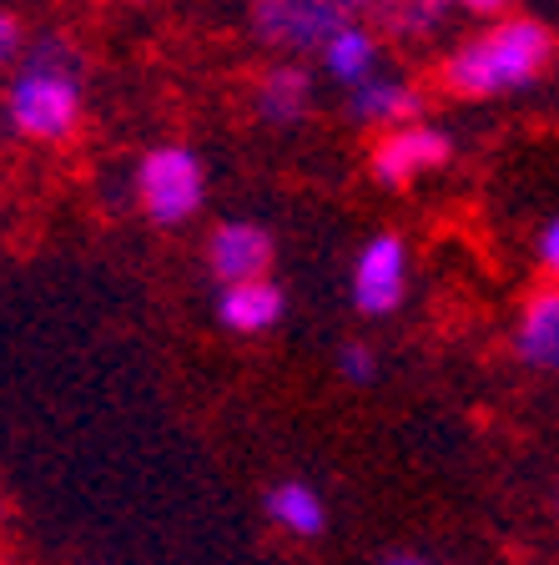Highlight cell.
<instances>
[{
  "label": "cell",
  "instance_id": "cell-1",
  "mask_svg": "<svg viewBox=\"0 0 559 565\" xmlns=\"http://www.w3.org/2000/svg\"><path fill=\"white\" fill-rule=\"evenodd\" d=\"M0 117L21 141L61 147L86 121V61L66 35H41L21 51L11 82L0 92Z\"/></svg>",
  "mask_w": 559,
  "mask_h": 565
},
{
  "label": "cell",
  "instance_id": "cell-2",
  "mask_svg": "<svg viewBox=\"0 0 559 565\" xmlns=\"http://www.w3.org/2000/svg\"><path fill=\"white\" fill-rule=\"evenodd\" d=\"M549 61H555V35L535 15H499L479 35L459 41L439 61V92L459 102H494V96L529 92L545 82Z\"/></svg>",
  "mask_w": 559,
  "mask_h": 565
},
{
  "label": "cell",
  "instance_id": "cell-3",
  "mask_svg": "<svg viewBox=\"0 0 559 565\" xmlns=\"http://www.w3.org/2000/svg\"><path fill=\"white\" fill-rule=\"evenodd\" d=\"M348 25H368V0H252V35L282 56H308Z\"/></svg>",
  "mask_w": 559,
  "mask_h": 565
},
{
  "label": "cell",
  "instance_id": "cell-4",
  "mask_svg": "<svg viewBox=\"0 0 559 565\" xmlns=\"http://www.w3.org/2000/svg\"><path fill=\"white\" fill-rule=\"evenodd\" d=\"M137 202L157 227H182L192 223L207 202V167L192 147L182 141H162L137 162Z\"/></svg>",
  "mask_w": 559,
  "mask_h": 565
},
{
  "label": "cell",
  "instance_id": "cell-5",
  "mask_svg": "<svg viewBox=\"0 0 559 565\" xmlns=\"http://www.w3.org/2000/svg\"><path fill=\"white\" fill-rule=\"evenodd\" d=\"M454 162V141L433 121H413V127H394L368 147V172L384 188H413L419 177L439 172Z\"/></svg>",
  "mask_w": 559,
  "mask_h": 565
},
{
  "label": "cell",
  "instance_id": "cell-6",
  "mask_svg": "<svg viewBox=\"0 0 559 565\" xmlns=\"http://www.w3.org/2000/svg\"><path fill=\"white\" fill-rule=\"evenodd\" d=\"M408 298V243L398 233H373L353 263V303L358 313L384 318Z\"/></svg>",
  "mask_w": 559,
  "mask_h": 565
},
{
  "label": "cell",
  "instance_id": "cell-7",
  "mask_svg": "<svg viewBox=\"0 0 559 565\" xmlns=\"http://www.w3.org/2000/svg\"><path fill=\"white\" fill-rule=\"evenodd\" d=\"M272 268V237L257 223H222L207 237V273L233 288V282H257Z\"/></svg>",
  "mask_w": 559,
  "mask_h": 565
},
{
  "label": "cell",
  "instance_id": "cell-8",
  "mask_svg": "<svg viewBox=\"0 0 559 565\" xmlns=\"http://www.w3.org/2000/svg\"><path fill=\"white\" fill-rule=\"evenodd\" d=\"M423 92L419 86L398 82V76H368V82L348 86V117L358 121V127H373L378 137L394 127H413V121H423Z\"/></svg>",
  "mask_w": 559,
  "mask_h": 565
},
{
  "label": "cell",
  "instance_id": "cell-9",
  "mask_svg": "<svg viewBox=\"0 0 559 565\" xmlns=\"http://www.w3.org/2000/svg\"><path fill=\"white\" fill-rule=\"evenodd\" d=\"M282 313H288V298H282V288L272 278L233 282V288H222L217 294V323L227 333H243V339L278 329Z\"/></svg>",
  "mask_w": 559,
  "mask_h": 565
},
{
  "label": "cell",
  "instance_id": "cell-10",
  "mask_svg": "<svg viewBox=\"0 0 559 565\" xmlns=\"http://www.w3.org/2000/svg\"><path fill=\"white\" fill-rule=\"evenodd\" d=\"M313 111V71L303 61H278L257 82V117L272 127H298Z\"/></svg>",
  "mask_w": 559,
  "mask_h": 565
},
{
  "label": "cell",
  "instance_id": "cell-11",
  "mask_svg": "<svg viewBox=\"0 0 559 565\" xmlns=\"http://www.w3.org/2000/svg\"><path fill=\"white\" fill-rule=\"evenodd\" d=\"M514 353L529 369L559 364V294L555 288H539L535 298H525V308L514 318Z\"/></svg>",
  "mask_w": 559,
  "mask_h": 565
},
{
  "label": "cell",
  "instance_id": "cell-12",
  "mask_svg": "<svg viewBox=\"0 0 559 565\" xmlns=\"http://www.w3.org/2000/svg\"><path fill=\"white\" fill-rule=\"evenodd\" d=\"M454 0H368V31L398 35V41H429L449 25Z\"/></svg>",
  "mask_w": 559,
  "mask_h": 565
},
{
  "label": "cell",
  "instance_id": "cell-13",
  "mask_svg": "<svg viewBox=\"0 0 559 565\" xmlns=\"http://www.w3.org/2000/svg\"><path fill=\"white\" fill-rule=\"evenodd\" d=\"M262 510H268V520L282 535H292V541H318L327 530V505L308 480H278L268 490V500H262Z\"/></svg>",
  "mask_w": 559,
  "mask_h": 565
},
{
  "label": "cell",
  "instance_id": "cell-14",
  "mask_svg": "<svg viewBox=\"0 0 559 565\" xmlns=\"http://www.w3.org/2000/svg\"><path fill=\"white\" fill-rule=\"evenodd\" d=\"M378 56H384V41L368 25H348V31H338L333 41L318 46V66L338 86H358L368 76H378Z\"/></svg>",
  "mask_w": 559,
  "mask_h": 565
},
{
  "label": "cell",
  "instance_id": "cell-15",
  "mask_svg": "<svg viewBox=\"0 0 559 565\" xmlns=\"http://www.w3.org/2000/svg\"><path fill=\"white\" fill-rule=\"evenodd\" d=\"M338 374L348 379V384H373V379H378V353H373L368 343L348 339L338 349Z\"/></svg>",
  "mask_w": 559,
  "mask_h": 565
},
{
  "label": "cell",
  "instance_id": "cell-16",
  "mask_svg": "<svg viewBox=\"0 0 559 565\" xmlns=\"http://www.w3.org/2000/svg\"><path fill=\"white\" fill-rule=\"evenodd\" d=\"M25 51V31H21V15L15 11H0V71L15 66Z\"/></svg>",
  "mask_w": 559,
  "mask_h": 565
},
{
  "label": "cell",
  "instance_id": "cell-17",
  "mask_svg": "<svg viewBox=\"0 0 559 565\" xmlns=\"http://www.w3.org/2000/svg\"><path fill=\"white\" fill-rule=\"evenodd\" d=\"M535 258H539V273H555L559 268V223H555V217H549V223H539Z\"/></svg>",
  "mask_w": 559,
  "mask_h": 565
},
{
  "label": "cell",
  "instance_id": "cell-18",
  "mask_svg": "<svg viewBox=\"0 0 559 565\" xmlns=\"http://www.w3.org/2000/svg\"><path fill=\"white\" fill-rule=\"evenodd\" d=\"M514 0H454V11H469V15H484V21H499L509 15Z\"/></svg>",
  "mask_w": 559,
  "mask_h": 565
},
{
  "label": "cell",
  "instance_id": "cell-19",
  "mask_svg": "<svg viewBox=\"0 0 559 565\" xmlns=\"http://www.w3.org/2000/svg\"><path fill=\"white\" fill-rule=\"evenodd\" d=\"M378 565H443V561H433V555H423V551H388Z\"/></svg>",
  "mask_w": 559,
  "mask_h": 565
}]
</instances>
